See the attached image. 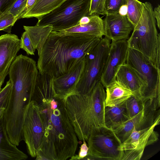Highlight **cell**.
<instances>
[{"label": "cell", "instance_id": "6da1fadb", "mask_svg": "<svg viewBox=\"0 0 160 160\" xmlns=\"http://www.w3.org/2000/svg\"><path fill=\"white\" fill-rule=\"evenodd\" d=\"M65 99L54 97L36 102L42 125L37 160H66L75 155L78 138L69 118Z\"/></svg>", "mask_w": 160, "mask_h": 160}, {"label": "cell", "instance_id": "7a4b0ae2", "mask_svg": "<svg viewBox=\"0 0 160 160\" xmlns=\"http://www.w3.org/2000/svg\"><path fill=\"white\" fill-rule=\"evenodd\" d=\"M102 38L52 31L39 56V72L56 78L69 72L93 49Z\"/></svg>", "mask_w": 160, "mask_h": 160}, {"label": "cell", "instance_id": "3957f363", "mask_svg": "<svg viewBox=\"0 0 160 160\" xmlns=\"http://www.w3.org/2000/svg\"><path fill=\"white\" fill-rule=\"evenodd\" d=\"M105 97L104 87L100 81L89 93L74 92L65 99L69 118L80 141H87L93 128L105 126Z\"/></svg>", "mask_w": 160, "mask_h": 160}, {"label": "cell", "instance_id": "277c9868", "mask_svg": "<svg viewBox=\"0 0 160 160\" xmlns=\"http://www.w3.org/2000/svg\"><path fill=\"white\" fill-rule=\"evenodd\" d=\"M141 16L127 40L129 48L138 51L160 68V36L156 28L152 6L149 2L143 3Z\"/></svg>", "mask_w": 160, "mask_h": 160}, {"label": "cell", "instance_id": "5b68a950", "mask_svg": "<svg viewBox=\"0 0 160 160\" xmlns=\"http://www.w3.org/2000/svg\"><path fill=\"white\" fill-rule=\"evenodd\" d=\"M91 0H66L49 13L38 18V26H52L58 31L77 25L84 16H89Z\"/></svg>", "mask_w": 160, "mask_h": 160}, {"label": "cell", "instance_id": "8992f818", "mask_svg": "<svg viewBox=\"0 0 160 160\" xmlns=\"http://www.w3.org/2000/svg\"><path fill=\"white\" fill-rule=\"evenodd\" d=\"M110 41L105 37L102 38L97 45L85 55L83 70L75 92L88 94L100 81L107 61Z\"/></svg>", "mask_w": 160, "mask_h": 160}, {"label": "cell", "instance_id": "52a82bcc", "mask_svg": "<svg viewBox=\"0 0 160 160\" xmlns=\"http://www.w3.org/2000/svg\"><path fill=\"white\" fill-rule=\"evenodd\" d=\"M126 63L135 68L141 75L146 83L141 99L144 101L160 107V70L142 53L128 48Z\"/></svg>", "mask_w": 160, "mask_h": 160}, {"label": "cell", "instance_id": "ba28073f", "mask_svg": "<svg viewBox=\"0 0 160 160\" xmlns=\"http://www.w3.org/2000/svg\"><path fill=\"white\" fill-rule=\"evenodd\" d=\"M87 141L88 151L82 160H122L123 151L118 149L121 143L112 130L105 126L94 128Z\"/></svg>", "mask_w": 160, "mask_h": 160}, {"label": "cell", "instance_id": "9c48e42d", "mask_svg": "<svg viewBox=\"0 0 160 160\" xmlns=\"http://www.w3.org/2000/svg\"><path fill=\"white\" fill-rule=\"evenodd\" d=\"M160 121L144 129L137 130L133 128L128 138L118 147L119 150L123 151L122 160L141 159L145 147L158 140L159 134L154 129L159 124Z\"/></svg>", "mask_w": 160, "mask_h": 160}, {"label": "cell", "instance_id": "30bf717a", "mask_svg": "<svg viewBox=\"0 0 160 160\" xmlns=\"http://www.w3.org/2000/svg\"><path fill=\"white\" fill-rule=\"evenodd\" d=\"M42 125L38 105L34 101L28 104L25 112L22 128L23 140L25 142L28 154L36 157L40 146Z\"/></svg>", "mask_w": 160, "mask_h": 160}, {"label": "cell", "instance_id": "8fae6325", "mask_svg": "<svg viewBox=\"0 0 160 160\" xmlns=\"http://www.w3.org/2000/svg\"><path fill=\"white\" fill-rule=\"evenodd\" d=\"M159 120V109H155L148 100L145 101L144 108L138 114L113 131L122 143L129 137L134 128L137 130L144 129Z\"/></svg>", "mask_w": 160, "mask_h": 160}, {"label": "cell", "instance_id": "7c38bea8", "mask_svg": "<svg viewBox=\"0 0 160 160\" xmlns=\"http://www.w3.org/2000/svg\"><path fill=\"white\" fill-rule=\"evenodd\" d=\"M129 48L127 40L112 41L100 81L104 88L116 79L117 72L126 63Z\"/></svg>", "mask_w": 160, "mask_h": 160}, {"label": "cell", "instance_id": "4fadbf2b", "mask_svg": "<svg viewBox=\"0 0 160 160\" xmlns=\"http://www.w3.org/2000/svg\"><path fill=\"white\" fill-rule=\"evenodd\" d=\"M21 45V40L14 34L8 33L0 36V91Z\"/></svg>", "mask_w": 160, "mask_h": 160}, {"label": "cell", "instance_id": "5bb4252c", "mask_svg": "<svg viewBox=\"0 0 160 160\" xmlns=\"http://www.w3.org/2000/svg\"><path fill=\"white\" fill-rule=\"evenodd\" d=\"M103 20L105 37L112 41L127 40L134 26L127 16H122L118 12L106 14Z\"/></svg>", "mask_w": 160, "mask_h": 160}, {"label": "cell", "instance_id": "9a60e30c", "mask_svg": "<svg viewBox=\"0 0 160 160\" xmlns=\"http://www.w3.org/2000/svg\"><path fill=\"white\" fill-rule=\"evenodd\" d=\"M84 64V58L67 73L53 78V87L55 97L65 99L68 96L75 92Z\"/></svg>", "mask_w": 160, "mask_h": 160}, {"label": "cell", "instance_id": "2e32d148", "mask_svg": "<svg viewBox=\"0 0 160 160\" xmlns=\"http://www.w3.org/2000/svg\"><path fill=\"white\" fill-rule=\"evenodd\" d=\"M116 78L117 80L131 91L134 96L141 99V93L146 83L135 68L126 63L119 67Z\"/></svg>", "mask_w": 160, "mask_h": 160}, {"label": "cell", "instance_id": "e0dca14e", "mask_svg": "<svg viewBox=\"0 0 160 160\" xmlns=\"http://www.w3.org/2000/svg\"><path fill=\"white\" fill-rule=\"evenodd\" d=\"M90 21L84 24L78 23L72 27L58 31L59 34H73L102 38L104 36L103 20L99 15L90 16Z\"/></svg>", "mask_w": 160, "mask_h": 160}, {"label": "cell", "instance_id": "ac0fdd59", "mask_svg": "<svg viewBox=\"0 0 160 160\" xmlns=\"http://www.w3.org/2000/svg\"><path fill=\"white\" fill-rule=\"evenodd\" d=\"M10 141L3 118L0 122V160H25L28 156Z\"/></svg>", "mask_w": 160, "mask_h": 160}, {"label": "cell", "instance_id": "d6986e66", "mask_svg": "<svg viewBox=\"0 0 160 160\" xmlns=\"http://www.w3.org/2000/svg\"><path fill=\"white\" fill-rule=\"evenodd\" d=\"M105 88V106L113 107L118 105L133 96L131 91L116 79Z\"/></svg>", "mask_w": 160, "mask_h": 160}, {"label": "cell", "instance_id": "ffe728a7", "mask_svg": "<svg viewBox=\"0 0 160 160\" xmlns=\"http://www.w3.org/2000/svg\"><path fill=\"white\" fill-rule=\"evenodd\" d=\"M130 118L125 101L113 107L105 106L104 124L109 129H115Z\"/></svg>", "mask_w": 160, "mask_h": 160}, {"label": "cell", "instance_id": "44dd1931", "mask_svg": "<svg viewBox=\"0 0 160 160\" xmlns=\"http://www.w3.org/2000/svg\"><path fill=\"white\" fill-rule=\"evenodd\" d=\"M24 29L28 34L34 49L37 50L38 56L49 35L52 31L51 25L43 26H23Z\"/></svg>", "mask_w": 160, "mask_h": 160}, {"label": "cell", "instance_id": "7402d4cb", "mask_svg": "<svg viewBox=\"0 0 160 160\" xmlns=\"http://www.w3.org/2000/svg\"><path fill=\"white\" fill-rule=\"evenodd\" d=\"M66 0H37L31 8L21 18H37L45 15L60 6Z\"/></svg>", "mask_w": 160, "mask_h": 160}, {"label": "cell", "instance_id": "603a6c76", "mask_svg": "<svg viewBox=\"0 0 160 160\" xmlns=\"http://www.w3.org/2000/svg\"><path fill=\"white\" fill-rule=\"evenodd\" d=\"M126 4L127 7V17L135 26L141 16L143 3L138 0H126Z\"/></svg>", "mask_w": 160, "mask_h": 160}, {"label": "cell", "instance_id": "cb8c5ba5", "mask_svg": "<svg viewBox=\"0 0 160 160\" xmlns=\"http://www.w3.org/2000/svg\"><path fill=\"white\" fill-rule=\"evenodd\" d=\"M125 102L127 109L129 117L131 118L137 115L144 108L145 101L132 96Z\"/></svg>", "mask_w": 160, "mask_h": 160}, {"label": "cell", "instance_id": "d4e9b609", "mask_svg": "<svg viewBox=\"0 0 160 160\" xmlns=\"http://www.w3.org/2000/svg\"><path fill=\"white\" fill-rule=\"evenodd\" d=\"M17 20V18L8 12H3L0 15V31H4L10 33L12 27Z\"/></svg>", "mask_w": 160, "mask_h": 160}, {"label": "cell", "instance_id": "484cf974", "mask_svg": "<svg viewBox=\"0 0 160 160\" xmlns=\"http://www.w3.org/2000/svg\"><path fill=\"white\" fill-rule=\"evenodd\" d=\"M106 0H91L89 16L106 15Z\"/></svg>", "mask_w": 160, "mask_h": 160}, {"label": "cell", "instance_id": "4316f807", "mask_svg": "<svg viewBox=\"0 0 160 160\" xmlns=\"http://www.w3.org/2000/svg\"><path fill=\"white\" fill-rule=\"evenodd\" d=\"M27 1V0H16L6 11L8 12L18 19L20 18L22 13L26 7Z\"/></svg>", "mask_w": 160, "mask_h": 160}, {"label": "cell", "instance_id": "83f0119b", "mask_svg": "<svg viewBox=\"0 0 160 160\" xmlns=\"http://www.w3.org/2000/svg\"><path fill=\"white\" fill-rule=\"evenodd\" d=\"M126 0H106L105 10L106 14L118 12L120 8L126 4Z\"/></svg>", "mask_w": 160, "mask_h": 160}, {"label": "cell", "instance_id": "f1b7e54d", "mask_svg": "<svg viewBox=\"0 0 160 160\" xmlns=\"http://www.w3.org/2000/svg\"><path fill=\"white\" fill-rule=\"evenodd\" d=\"M21 49H22L28 55H34L35 50L32 46L30 38L25 31L22 34L21 39Z\"/></svg>", "mask_w": 160, "mask_h": 160}, {"label": "cell", "instance_id": "f546056e", "mask_svg": "<svg viewBox=\"0 0 160 160\" xmlns=\"http://www.w3.org/2000/svg\"><path fill=\"white\" fill-rule=\"evenodd\" d=\"M11 87L9 80L6 82L5 86L0 91V108H6L9 100Z\"/></svg>", "mask_w": 160, "mask_h": 160}, {"label": "cell", "instance_id": "4dcf8cb0", "mask_svg": "<svg viewBox=\"0 0 160 160\" xmlns=\"http://www.w3.org/2000/svg\"><path fill=\"white\" fill-rule=\"evenodd\" d=\"M88 151V147L86 141H83L81 145L79 153L78 155H74L71 157L69 159L72 160H82L87 155Z\"/></svg>", "mask_w": 160, "mask_h": 160}, {"label": "cell", "instance_id": "1f68e13d", "mask_svg": "<svg viewBox=\"0 0 160 160\" xmlns=\"http://www.w3.org/2000/svg\"><path fill=\"white\" fill-rule=\"evenodd\" d=\"M16 0H0V15L9 9Z\"/></svg>", "mask_w": 160, "mask_h": 160}, {"label": "cell", "instance_id": "d6a6232c", "mask_svg": "<svg viewBox=\"0 0 160 160\" xmlns=\"http://www.w3.org/2000/svg\"><path fill=\"white\" fill-rule=\"evenodd\" d=\"M154 17L156 22L158 28L160 29V5L158 4L153 9Z\"/></svg>", "mask_w": 160, "mask_h": 160}, {"label": "cell", "instance_id": "836d02e7", "mask_svg": "<svg viewBox=\"0 0 160 160\" xmlns=\"http://www.w3.org/2000/svg\"><path fill=\"white\" fill-rule=\"evenodd\" d=\"M37 0H27L26 6L22 13L21 16L29 11L34 4Z\"/></svg>", "mask_w": 160, "mask_h": 160}, {"label": "cell", "instance_id": "e575fe53", "mask_svg": "<svg viewBox=\"0 0 160 160\" xmlns=\"http://www.w3.org/2000/svg\"><path fill=\"white\" fill-rule=\"evenodd\" d=\"M127 7L126 4L122 5L119 8L118 13L122 16H127Z\"/></svg>", "mask_w": 160, "mask_h": 160}, {"label": "cell", "instance_id": "d590c367", "mask_svg": "<svg viewBox=\"0 0 160 160\" xmlns=\"http://www.w3.org/2000/svg\"><path fill=\"white\" fill-rule=\"evenodd\" d=\"M90 16H84L80 19L78 23L80 24H84L88 23L90 21Z\"/></svg>", "mask_w": 160, "mask_h": 160}, {"label": "cell", "instance_id": "8d00e7d4", "mask_svg": "<svg viewBox=\"0 0 160 160\" xmlns=\"http://www.w3.org/2000/svg\"><path fill=\"white\" fill-rule=\"evenodd\" d=\"M5 109L4 108H0V122L3 118Z\"/></svg>", "mask_w": 160, "mask_h": 160}]
</instances>
